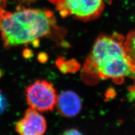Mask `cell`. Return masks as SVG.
I'll list each match as a JSON object with an SVG mask.
<instances>
[{
    "mask_svg": "<svg viewBox=\"0 0 135 135\" xmlns=\"http://www.w3.org/2000/svg\"><path fill=\"white\" fill-rule=\"evenodd\" d=\"M59 31L52 11L19 8L14 12L0 7V33L5 47L32 44L39 45L40 38Z\"/></svg>",
    "mask_w": 135,
    "mask_h": 135,
    "instance_id": "1",
    "label": "cell"
},
{
    "mask_svg": "<svg viewBox=\"0 0 135 135\" xmlns=\"http://www.w3.org/2000/svg\"><path fill=\"white\" fill-rule=\"evenodd\" d=\"M124 41V37L118 33L99 36L84 64L85 73L94 79H112L118 84L126 77H135L125 56Z\"/></svg>",
    "mask_w": 135,
    "mask_h": 135,
    "instance_id": "2",
    "label": "cell"
},
{
    "mask_svg": "<svg viewBox=\"0 0 135 135\" xmlns=\"http://www.w3.org/2000/svg\"><path fill=\"white\" fill-rule=\"evenodd\" d=\"M56 9L62 18H74L89 22L99 18L104 10V0H61Z\"/></svg>",
    "mask_w": 135,
    "mask_h": 135,
    "instance_id": "3",
    "label": "cell"
},
{
    "mask_svg": "<svg viewBox=\"0 0 135 135\" xmlns=\"http://www.w3.org/2000/svg\"><path fill=\"white\" fill-rule=\"evenodd\" d=\"M25 95L31 108L37 111H51L56 105V90L51 83L45 80H38L30 84Z\"/></svg>",
    "mask_w": 135,
    "mask_h": 135,
    "instance_id": "4",
    "label": "cell"
},
{
    "mask_svg": "<svg viewBox=\"0 0 135 135\" xmlns=\"http://www.w3.org/2000/svg\"><path fill=\"white\" fill-rule=\"evenodd\" d=\"M15 128L19 135H44L47 128V123L43 115L36 110L30 108L17 122Z\"/></svg>",
    "mask_w": 135,
    "mask_h": 135,
    "instance_id": "5",
    "label": "cell"
},
{
    "mask_svg": "<svg viewBox=\"0 0 135 135\" xmlns=\"http://www.w3.org/2000/svg\"><path fill=\"white\" fill-rule=\"evenodd\" d=\"M58 113L64 117H74L82 109V101L79 96L72 91H65L60 93L56 103Z\"/></svg>",
    "mask_w": 135,
    "mask_h": 135,
    "instance_id": "6",
    "label": "cell"
},
{
    "mask_svg": "<svg viewBox=\"0 0 135 135\" xmlns=\"http://www.w3.org/2000/svg\"><path fill=\"white\" fill-rule=\"evenodd\" d=\"M123 49L127 60L135 73V29L126 36L123 43Z\"/></svg>",
    "mask_w": 135,
    "mask_h": 135,
    "instance_id": "7",
    "label": "cell"
},
{
    "mask_svg": "<svg viewBox=\"0 0 135 135\" xmlns=\"http://www.w3.org/2000/svg\"><path fill=\"white\" fill-rule=\"evenodd\" d=\"M56 64L62 73H73L77 71L80 65L75 60H65L64 58L59 57L56 61Z\"/></svg>",
    "mask_w": 135,
    "mask_h": 135,
    "instance_id": "8",
    "label": "cell"
},
{
    "mask_svg": "<svg viewBox=\"0 0 135 135\" xmlns=\"http://www.w3.org/2000/svg\"><path fill=\"white\" fill-rule=\"evenodd\" d=\"M7 108V101L5 96L0 91V115L5 112Z\"/></svg>",
    "mask_w": 135,
    "mask_h": 135,
    "instance_id": "9",
    "label": "cell"
},
{
    "mask_svg": "<svg viewBox=\"0 0 135 135\" xmlns=\"http://www.w3.org/2000/svg\"><path fill=\"white\" fill-rule=\"evenodd\" d=\"M62 135H83L81 132L77 129L70 128L66 129L62 133Z\"/></svg>",
    "mask_w": 135,
    "mask_h": 135,
    "instance_id": "10",
    "label": "cell"
},
{
    "mask_svg": "<svg viewBox=\"0 0 135 135\" xmlns=\"http://www.w3.org/2000/svg\"><path fill=\"white\" fill-rule=\"evenodd\" d=\"M46 55L45 54H40L38 56L39 60L41 62H45L46 60H47V57H46Z\"/></svg>",
    "mask_w": 135,
    "mask_h": 135,
    "instance_id": "11",
    "label": "cell"
},
{
    "mask_svg": "<svg viewBox=\"0 0 135 135\" xmlns=\"http://www.w3.org/2000/svg\"><path fill=\"white\" fill-rule=\"evenodd\" d=\"M7 0H0V7H4Z\"/></svg>",
    "mask_w": 135,
    "mask_h": 135,
    "instance_id": "12",
    "label": "cell"
},
{
    "mask_svg": "<svg viewBox=\"0 0 135 135\" xmlns=\"http://www.w3.org/2000/svg\"><path fill=\"white\" fill-rule=\"evenodd\" d=\"M20 1H22L25 2H32L33 1H36V0H20Z\"/></svg>",
    "mask_w": 135,
    "mask_h": 135,
    "instance_id": "13",
    "label": "cell"
},
{
    "mask_svg": "<svg viewBox=\"0 0 135 135\" xmlns=\"http://www.w3.org/2000/svg\"><path fill=\"white\" fill-rule=\"evenodd\" d=\"M0 75H1V74H0Z\"/></svg>",
    "mask_w": 135,
    "mask_h": 135,
    "instance_id": "14",
    "label": "cell"
}]
</instances>
